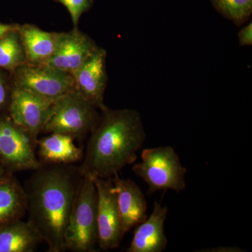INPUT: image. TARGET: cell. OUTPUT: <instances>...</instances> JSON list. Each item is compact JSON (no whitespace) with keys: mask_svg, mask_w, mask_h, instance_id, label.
<instances>
[{"mask_svg":"<svg viewBox=\"0 0 252 252\" xmlns=\"http://www.w3.org/2000/svg\"><path fill=\"white\" fill-rule=\"evenodd\" d=\"M83 176L72 164L43 163L26 183L27 221L48 252L66 251L64 235Z\"/></svg>","mask_w":252,"mask_h":252,"instance_id":"1","label":"cell"},{"mask_svg":"<svg viewBox=\"0 0 252 252\" xmlns=\"http://www.w3.org/2000/svg\"><path fill=\"white\" fill-rule=\"evenodd\" d=\"M101 112L79 167L83 175L93 179L112 178L135 163L146 140L142 117L135 109L106 107Z\"/></svg>","mask_w":252,"mask_h":252,"instance_id":"2","label":"cell"},{"mask_svg":"<svg viewBox=\"0 0 252 252\" xmlns=\"http://www.w3.org/2000/svg\"><path fill=\"white\" fill-rule=\"evenodd\" d=\"M97 193L94 179L83 176L65 230L66 250L94 252L97 243Z\"/></svg>","mask_w":252,"mask_h":252,"instance_id":"3","label":"cell"},{"mask_svg":"<svg viewBox=\"0 0 252 252\" xmlns=\"http://www.w3.org/2000/svg\"><path fill=\"white\" fill-rule=\"evenodd\" d=\"M141 158L142 162L135 163L132 171L148 185V193L185 190L187 169L171 146L144 149Z\"/></svg>","mask_w":252,"mask_h":252,"instance_id":"4","label":"cell"},{"mask_svg":"<svg viewBox=\"0 0 252 252\" xmlns=\"http://www.w3.org/2000/svg\"><path fill=\"white\" fill-rule=\"evenodd\" d=\"M100 114L77 91L55 99L43 132L62 133L84 139L98 122Z\"/></svg>","mask_w":252,"mask_h":252,"instance_id":"5","label":"cell"},{"mask_svg":"<svg viewBox=\"0 0 252 252\" xmlns=\"http://www.w3.org/2000/svg\"><path fill=\"white\" fill-rule=\"evenodd\" d=\"M36 144L11 118L0 116V160L6 172L33 171L42 162L34 152Z\"/></svg>","mask_w":252,"mask_h":252,"instance_id":"6","label":"cell"},{"mask_svg":"<svg viewBox=\"0 0 252 252\" xmlns=\"http://www.w3.org/2000/svg\"><path fill=\"white\" fill-rule=\"evenodd\" d=\"M14 72L16 86L51 100L76 90L72 74L49 64L26 63Z\"/></svg>","mask_w":252,"mask_h":252,"instance_id":"7","label":"cell"},{"mask_svg":"<svg viewBox=\"0 0 252 252\" xmlns=\"http://www.w3.org/2000/svg\"><path fill=\"white\" fill-rule=\"evenodd\" d=\"M94 182L97 193V244L104 251L115 250L120 246L125 233L113 190L112 180L95 178Z\"/></svg>","mask_w":252,"mask_h":252,"instance_id":"8","label":"cell"},{"mask_svg":"<svg viewBox=\"0 0 252 252\" xmlns=\"http://www.w3.org/2000/svg\"><path fill=\"white\" fill-rule=\"evenodd\" d=\"M54 101L15 86L10 94L9 117L27 132L36 144Z\"/></svg>","mask_w":252,"mask_h":252,"instance_id":"9","label":"cell"},{"mask_svg":"<svg viewBox=\"0 0 252 252\" xmlns=\"http://www.w3.org/2000/svg\"><path fill=\"white\" fill-rule=\"evenodd\" d=\"M106 59L107 51L98 46L91 57L72 74L76 91L101 111L106 107L104 95L108 80Z\"/></svg>","mask_w":252,"mask_h":252,"instance_id":"10","label":"cell"},{"mask_svg":"<svg viewBox=\"0 0 252 252\" xmlns=\"http://www.w3.org/2000/svg\"><path fill=\"white\" fill-rule=\"evenodd\" d=\"M97 48L89 36L77 28L68 32H59L54 54L46 64L72 75Z\"/></svg>","mask_w":252,"mask_h":252,"instance_id":"11","label":"cell"},{"mask_svg":"<svg viewBox=\"0 0 252 252\" xmlns=\"http://www.w3.org/2000/svg\"><path fill=\"white\" fill-rule=\"evenodd\" d=\"M118 209L124 233L147 218V203L142 189L133 180L122 179L117 174L112 178Z\"/></svg>","mask_w":252,"mask_h":252,"instance_id":"12","label":"cell"},{"mask_svg":"<svg viewBox=\"0 0 252 252\" xmlns=\"http://www.w3.org/2000/svg\"><path fill=\"white\" fill-rule=\"evenodd\" d=\"M168 208L156 201L152 213L135 226L133 238L127 252H162L167 248L165 222Z\"/></svg>","mask_w":252,"mask_h":252,"instance_id":"13","label":"cell"},{"mask_svg":"<svg viewBox=\"0 0 252 252\" xmlns=\"http://www.w3.org/2000/svg\"><path fill=\"white\" fill-rule=\"evenodd\" d=\"M27 215L26 190L14 173L0 177V228L22 220Z\"/></svg>","mask_w":252,"mask_h":252,"instance_id":"14","label":"cell"},{"mask_svg":"<svg viewBox=\"0 0 252 252\" xmlns=\"http://www.w3.org/2000/svg\"><path fill=\"white\" fill-rule=\"evenodd\" d=\"M17 30L24 48L26 63L46 64L54 54L59 32H49L30 24L18 26Z\"/></svg>","mask_w":252,"mask_h":252,"instance_id":"15","label":"cell"},{"mask_svg":"<svg viewBox=\"0 0 252 252\" xmlns=\"http://www.w3.org/2000/svg\"><path fill=\"white\" fill-rule=\"evenodd\" d=\"M72 136L62 133H50L37 139L38 153L42 163L72 164L84 157L83 150L77 147Z\"/></svg>","mask_w":252,"mask_h":252,"instance_id":"16","label":"cell"},{"mask_svg":"<svg viewBox=\"0 0 252 252\" xmlns=\"http://www.w3.org/2000/svg\"><path fill=\"white\" fill-rule=\"evenodd\" d=\"M41 243L40 236L27 220L0 228V252H33Z\"/></svg>","mask_w":252,"mask_h":252,"instance_id":"17","label":"cell"},{"mask_svg":"<svg viewBox=\"0 0 252 252\" xmlns=\"http://www.w3.org/2000/svg\"><path fill=\"white\" fill-rule=\"evenodd\" d=\"M24 63L26 54L16 28L0 38V67L14 71Z\"/></svg>","mask_w":252,"mask_h":252,"instance_id":"18","label":"cell"},{"mask_svg":"<svg viewBox=\"0 0 252 252\" xmlns=\"http://www.w3.org/2000/svg\"><path fill=\"white\" fill-rule=\"evenodd\" d=\"M215 9L236 26L247 22L252 13V0H210Z\"/></svg>","mask_w":252,"mask_h":252,"instance_id":"19","label":"cell"},{"mask_svg":"<svg viewBox=\"0 0 252 252\" xmlns=\"http://www.w3.org/2000/svg\"><path fill=\"white\" fill-rule=\"evenodd\" d=\"M67 8L70 14L73 24L77 28L81 15L92 6V0H56Z\"/></svg>","mask_w":252,"mask_h":252,"instance_id":"20","label":"cell"},{"mask_svg":"<svg viewBox=\"0 0 252 252\" xmlns=\"http://www.w3.org/2000/svg\"><path fill=\"white\" fill-rule=\"evenodd\" d=\"M239 44L240 46L252 45V23L250 22L238 32Z\"/></svg>","mask_w":252,"mask_h":252,"instance_id":"21","label":"cell"},{"mask_svg":"<svg viewBox=\"0 0 252 252\" xmlns=\"http://www.w3.org/2000/svg\"><path fill=\"white\" fill-rule=\"evenodd\" d=\"M10 94L8 92L6 82L0 74V109L4 108L6 104H9Z\"/></svg>","mask_w":252,"mask_h":252,"instance_id":"22","label":"cell"},{"mask_svg":"<svg viewBox=\"0 0 252 252\" xmlns=\"http://www.w3.org/2000/svg\"><path fill=\"white\" fill-rule=\"evenodd\" d=\"M198 252H243L245 250L236 247H218V248L206 249Z\"/></svg>","mask_w":252,"mask_h":252,"instance_id":"23","label":"cell"},{"mask_svg":"<svg viewBox=\"0 0 252 252\" xmlns=\"http://www.w3.org/2000/svg\"><path fill=\"white\" fill-rule=\"evenodd\" d=\"M17 25L5 24L0 23V38L2 37L9 32L14 31L17 28Z\"/></svg>","mask_w":252,"mask_h":252,"instance_id":"24","label":"cell"},{"mask_svg":"<svg viewBox=\"0 0 252 252\" xmlns=\"http://www.w3.org/2000/svg\"><path fill=\"white\" fill-rule=\"evenodd\" d=\"M6 172V170H5L4 165H3L2 162H1V160H0V177L4 175Z\"/></svg>","mask_w":252,"mask_h":252,"instance_id":"25","label":"cell"}]
</instances>
